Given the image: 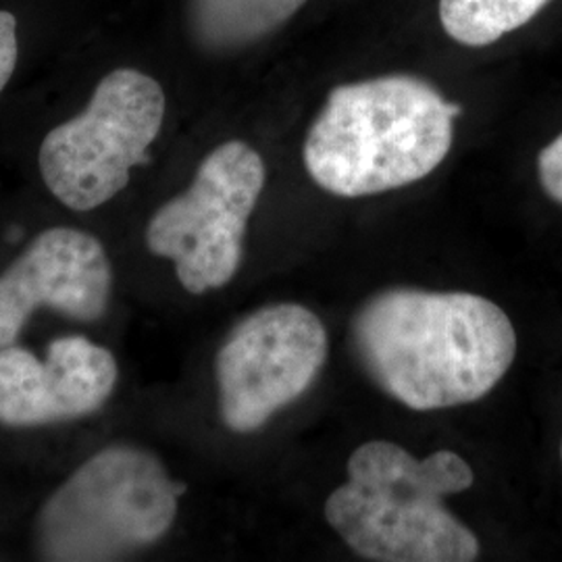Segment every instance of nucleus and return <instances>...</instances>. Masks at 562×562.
I'll use <instances>...</instances> for the list:
<instances>
[{
	"label": "nucleus",
	"instance_id": "nucleus-14",
	"mask_svg": "<svg viewBox=\"0 0 562 562\" xmlns=\"http://www.w3.org/2000/svg\"><path fill=\"white\" fill-rule=\"evenodd\" d=\"M561 462H562V442H561Z\"/></svg>",
	"mask_w": 562,
	"mask_h": 562
},
{
	"label": "nucleus",
	"instance_id": "nucleus-12",
	"mask_svg": "<svg viewBox=\"0 0 562 562\" xmlns=\"http://www.w3.org/2000/svg\"><path fill=\"white\" fill-rule=\"evenodd\" d=\"M538 178L543 192L562 204V134L550 142L538 157Z\"/></svg>",
	"mask_w": 562,
	"mask_h": 562
},
{
	"label": "nucleus",
	"instance_id": "nucleus-7",
	"mask_svg": "<svg viewBox=\"0 0 562 562\" xmlns=\"http://www.w3.org/2000/svg\"><path fill=\"white\" fill-rule=\"evenodd\" d=\"M327 352L325 325L302 304H265L241 317L213 361L223 427L236 436L257 434L308 392Z\"/></svg>",
	"mask_w": 562,
	"mask_h": 562
},
{
	"label": "nucleus",
	"instance_id": "nucleus-1",
	"mask_svg": "<svg viewBox=\"0 0 562 562\" xmlns=\"http://www.w3.org/2000/svg\"><path fill=\"white\" fill-rule=\"evenodd\" d=\"M350 346L371 382L425 413L487 396L515 362L517 331L477 294L392 288L357 311Z\"/></svg>",
	"mask_w": 562,
	"mask_h": 562
},
{
	"label": "nucleus",
	"instance_id": "nucleus-6",
	"mask_svg": "<svg viewBox=\"0 0 562 562\" xmlns=\"http://www.w3.org/2000/svg\"><path fill=\"white\" fill-rule=\"evenodd\" d=\"M265 181L267 167L250 144L223 142L202 159L190 186L148 217L144 248L171 262L190 296L223 290L240 271Z\"/></svg>",
	"mask_w": 562,
	"mask_h": 562
},
{
	"label": "nucleus",
	"instance_id": "nucleus-4",
	"mask_svg": "<svg viewBox=\"0 0 562 562\" xmlns=\"http://www.w3.org/2000/svg\"><path fill=\"white\" fill-rule=\"evenodd\" d=\"M186 492L153 448L101 443L36 506L30 550L48 562L134 559L169 538Z\"/></svg>",
	"mask_w": 562,
	"mask_h": 562
},
{
	"label": "nucleus",
	"instance_id": "nucleus-8",
	"mask_svg": "<svg viewBox=\"0 0 562 562\" xmlns=\"http://www.w3.org/2000/svg\"><path fill=\"white\" fill-rule=\"evenodd\" d=\"M115 299L117 265L102 236L74 223L46 225L0 267V348L23 341L44 315L99 325Z\"/></svg>",
	"mask_w": 562,
	"mask_h": 562
},
{
	"label": "nucleus",
	"instance_id": "nucleus-13",
	"mask_svg": "<svg viewBox=\"0 0 562 562\" xmlns=\"http://www.w3.org/2000/svg\"><path fill=\"white\" fill-rule=\"evenodd\" d=\"M18 20L9 11H0V94L18 67Z\"/></svg>",
	"mask_w": 562,
	"mask_h": 562
},
{
	"label": "nucleus",
	"instance_id": "nucleus-10",
	"mask_svg": "<svg viewBox=\"0 0 562 562\" xmlns=\"http://www.w3.org/2000/svg\"><path fill=\"white\" fill-rule=\"evenodd\" d=\"M306 0H188L194 42L211 53L241 50L278 32Z\"/></svg>",
	"mask_w": 562,
	"mask_h": 562
},
{
	"label": "nucleus",
	"instance_id": "nucleus-9",
	"mask_svg": "<svg viewBox=\"0 0 562 562\" xmlns=\"http://www.w3.org/2000/svg\"><path fill=\"white\" fill-rule=\"evenodd\" d=\"M121 383L115 350L83 329L55 334L38 348H0V429L42 431L99 417Z\"/></svg>",
	"mask_w": 562,
	"mask_h": 562
},
{
	"label": "nucleus",
	"instance_id": "nucleus-2",
	"mask_svg": "<svg viewBox=\"0 0 562 562\" xmlns=\"http://www.w3.org/2000/svg\"><path fill=\"white\" fill-rule=\"evenodd\" d=\"M461 111L413 76L344 83L329 92L306 134L304 167L341 199L398 190L442 165Z\"/></svg>",
	"mask_w": 562,
	"mask_h": 562
},
{
	"label": "nucleus",
	"instance_id": "nucleus-5",
	"mask_svg": "<svg viewBox=\"0 0 562 562\" xmlns=\"http://www.w3.org/2000/svg\"><path fill=\"white\" fill-rule=\"evenodd\" d=\"M167 99L161 83L132 67L106 74L78 115L46 132L38 171L48 194L76 215L117 201L138 167L150 162Z\"/></svg>",
	"mask_w": 562,
	"mask_h": 562
},
{
	"label": "nucleus",
	"instance_id": "nucleus-11",
	"mask_svg": "<svg viewBox=\"0 0 562 562\" xmlns=\"http://www.w3.org/2000/svg\"><path fill=\"white\" fill-rule=\"evenodd\" d=\"M550 0H440L446 34L464 46H490L533 20Z\"/></svg>",
	"mask_w": 562,
	"mask_h": 562
},
{
	"label": "nucleus",
	"instance_id": "nucleus-3",
	"mask_svg": "<svg viewBox=\"0 0 562 562\" xmlns=\"http://www.w3.org/2000/svg\"><path fill=\"white\" fill-rule=\"evenodd\" d=\"M473 480L452 450L419 461L398 443L373 440L350 454L348 480L329 494L325 519L367 561H475L477 536L443 504Z\"/></svg>",
	"mask_w": 562,
	"mask_h": 562
}]
</instances>
